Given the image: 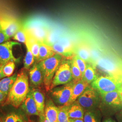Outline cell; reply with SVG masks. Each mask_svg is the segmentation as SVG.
Returning <instances> with one entry per match:
<instances>
[{"instance_id": "15", "label": "cell", "mask_w": 122, "mask_h": 122, "mask_svg": "<svg viewBox=\"0 0 122 122\" xmlns=\"http://www.w3.org/2000/svg\"><path fill=\"white\" fill-rule=\"evenodd\" d=\"M89 85L86 81H84L82 79L75 83L72 95L71 97L68 105H71L74 102L76 99L78 98L79 97L81 96L85 90L89 86Z\"/></svg>"}, {"instance_id": "12", "label": "cell", "mask_w": 122, "mask_h": 122, "mask_svg": "<svg viewBox=\"0 0 122 122\" xmlns=\"http://www.w3.org/2000/svg\"><path fill=\"white\" fill-rule=\"evenodd\" d=\"M12 109L5 113L0 119L2 122H26L27 118L20 109Z\"/></svg>"}, {"instance_id": "38", "label": "cell", "mask_w": 122, "mask_h": 122, "mask_svg": "<svg viewBox=\"0 0 122 122\" xmlns=\"http://www.w3.org/2000/svg\"><path fill=\"white\" fill-rule=\"evenodd\" d=\"M0 122H2V121L1 120V119H0Z\"/></svg>"}, {"instance_id": "22", "label": "cell", "mask_w": 122, "mask_h": 122, "mask_svg": "<svg viewBox=\"0 0 122 122\" xmlns=\"http://www.w3.org/2000/svg\"><path fill=\"white\" fill-rule=\"evenodd\" d=\"M97 76L94 66L90 63L87 64L86 69L82 79L89 84H90L96 79Z\"/></svg>"}, {"instance_id": "14", "label": "cell", "mask_w": 122, "mask_h": 122, "mask_svg": "<svg viewBox=\"0 0 122 122\" xmlns=\"http://www.w3.org/2000/svg\"><path fill=\"white\" fill-rule=\"evenodd\" d=\"M58 107L55 105L52 99H48L46 100L44 109L46 118L51 122H58Z\"/></svg>"}, {"instance_id": "34", "label": "cell", "mask_w": 122, "mask_h": 122, "mask_svg": "<svg viewBox=\"0 0 122 122\" xmlns=\"http://www.w3.org/2000/svg\"><path fill=\"white\" fill-rule=\"evenodd\" d=\"M69 122H84L83 119L69 118Z\"/></svg>"}, {"instance_id": "32", "label": "cell", "mask_w": 122, "mask_h": 122, "mask_svg": "<svg viewBox=\"0 0 122 122\" xmlns=\"http://www.w3.org/2000/svg\"><path fill=\"white\" fill-rule=\"evenodd\" d=\"M39 116V122H51L49 120H48V119L46 118L44 114L40 115Z\"/></svg>"}, {"instance_id": "33", "label": "cell", "mask_w": 122, "mask_h": 122, "mask_svg": "<svg viewBox=\"0 0 122 122\" xmlns=\"http://www.w3.org/2000/svg\"><path fill=\"white\" fill-rule=\"evenodd\" d=\"M103 122H116L114 119L110 117H107L105 118L103 121Z\"/></svg>"}, {"instance_id": "26", "label": "cell", "mask_w": 122, "mask_h": 122, "mask_svg": "<svg viewBox=\"0 0 122 122\" xmlns=\"http://www.w3.org/2000/svg\"><path fill=\"white\" fill-rule=\"evenodd\" d=\"M13 39L18 42L25 44L26 40V32L24 26L23 25L16 32L15 35L13 36Z\"/></svg>"}, {"instance_id": "25", "label": "cell", "mask_w": 122, "mask_h": 122, "mask_svg": "<svg viewBox=\"0 0 122 122\" xmlns=\"http://www.w3.org/2000/svg\"><path fill=\"white\" fill-rule=\"evenodd\" d=\"M70 64L71 71L72 76V80L76 83L82 79V73L73 58L71 61Z\"/></svg>"}, {"instance_id": "2", "label": "cell", "mask_w": 122, "mask_h": 122, "mask_svg": "<svg viewBox=\"0 0 122 122\" xmlns=\"http://www.w3.org/2000/svg\"><path fill=\"white\" fill-rule=\"evenodd\" d=\"M62 61V56L56 53L52 57L38 62L42 71L44 84L47 92L50 87L55 74Z\"/></svg>"}, {"instance_id": "19", "label": "cell", "mask_w": 122, "mask_h": 122, "mask_svg": "<svg viewBox=\"0 0 122 122\" xmlns=\"http://www.w3.org/2000/svg\"><path fill=\"white\" fill-rule=\"evenodd\" d=\"M75 52L76 53V55L83 60L92 65L91 51L87 45L85 44H80L75 50Z\"/></svg>"}, {"instance_id": "13", "label": "cell", "mask_w": 122, "mask_h": 122, "mask_svg": "<svg viewBox=\"0 0 122 122\" xmlns=\"http://www.w3.org/2000/svg\"><path fill=\"white\" fill-rule=\"evenodd\" d=\"M29 75L31 84L34 87H39L44 83L42 72L38 62L31 68Z\"/></svg>"}, {"instance_id": "7", "label": "cell", "mask_w": 122, "mask_h": 122, "mask_svg": "<svg viewBox=\"0 0 122 122\" xmlns=\"http://www.w3.org/2000/svg\"><path fill=\"white\" fill-rule=\"evenodd\" d=\"M22 26L21 23L14 18L7 16L0 17V30L10 38Z\"/></svg>"}, {"instance_id": "16", "label": "cell", "mask_w": 122, "mask_h": 122, "mask_svg": "<svg viewBox=\"0 0 122 122\" xmlns=\"http://www.w3.org/2000/svg\"><path fill=\"white\" fill-rule=\"evenodd\" d=\"M32 93L38 113L40 115L44 114L45 109V97L43 93L38 89L33 88L30 89Z\"/></svg>"}, {"instance_id": "3", "label": "cell", "mask_w": 122, "mask_h": 122, "mask_svg": "<svg viewBox=\"0 0 122 122\" xmlns=\"http://www.w3.org/2000/svg\"><path fill=\"white\" fill-rule=\"evenodd\" d=\"M92 87L100 94L113 91L121 92L122 82L111 75L97 76L92 82Z\"/></svg>"}, {"instance_id": "23", "label": "cell", "mask_w": 122, "mask_h": 122, "mask_svg": "<svg viewBox=\"0 0 122 122\" xmlns=\"http://www.w3.org/2000/svg\"><path fill=\"white\" fill-rule=\"evenodd\" d=\"M25 44L26 45L27 52L24 60V67L25 69L29 70L34 63L35 59L31 50L30 45L27 42Z\"/></svg>"}, {"instance_id": "18", "label": "cell", "mask_w": 122, "mask_h": 122, "mask_svg": "<svg viewBox=\"0 0 122 122\" xmlns=\"http://www.w3.org/2000/svg\"><path fill=\"white\" fill-rule=\"evenodd\" d=\"M84 110L83 107L77 101H75L69 105L68 110V114L69 118L83 119L84 115Z\"/></svg>"}, {"instance_id": "27", "label": "cell", "mask_w": 122, "mask_h": 122, "mask_svg": "<svg viewBox=\"0 0 122 122\" xmlns=\"http://www.w3.org/2000/svg\"><path fill=\"white\" fill-rule=\"evenodd\" d=\"M15 67V62L10 61L3 66L2 71L5 77H9L12 75Z\"/></svg>"}, {"instance_id": "24", "label": "cell", "mask_w": 122, "mask_h": 122, "mask_svg": "<svg viewBox=\"0 0 122 122\" xmlns=\"http://www.w3.org/2000/svg\"><path fill=\"white\" fill-rule=\"evenodd\" d=\"M69 106L65 105L58 106L57 122H69V118L68 114Z\"/></svg>"}, {"instance_id": "6", "label": "cell", "mask_w": 122, "mask_h": 122, "mask_svg": "<svg viewBox=\"0 0 122 122\" xmlns=\"http://www.w3.org/2000/svg\"><path fill=\"white\" fill-rule=\"evenodd\" d=\"M72 81L71 64L67 61H62L53 77L50 90L58 86L65 85Z\"/></svg>"}, {"instance_id": "31", "label": "cell", "mask_w": 122, "mask_h": 122, "mask_svg": "<svg viewBox=\"0 0 122 122\" xmlns=\"http://www.w3.org/2000/svg\"><path fill=\"white\" fill-rule=\"evenodd\" d=\"M116 118L118 122H122V108L116 114Z\"/></svg>"}, {"instance_id": "5", "label": "cell", "mask_w": 122, "mask_h": 122, "mask_svg": "<svg viewBox=\"0 0 122 122\" xmlns=\"http://www.w3.org/2000/svg\"><path fill=\"white\" fill-rule=\"evenodd\" d=\"M75 83L72 80L62 86L52 89L51 94L53 101L59 106L68 105Z\"/></svg>"}, {"instance_id": "39", "label": "cell", "mask_w": 122, "mask_h": 122, "mask_svg": "<svg viewBox=\"0 0 122 122\" xmlns=\"http://www.w3.org/2000/svg\"><path fill=\"white\" fill-rule=\"evenodd\" d=\"M121 81H122V79H121Z\"/></svg>"}, {"instance_id": "1", "label": "cell", "mask_w": 122, "mask_h": 122, "mask_svg": "<svg viewBox=\"0 0 122 122\" xmlns=\"http://www.w3.org/2000/svg\"><path fill=\"white\" fill-rule=\"evenodd\" d=\"M29 91L28 76L26 71L23 69L17 74L7 95L5 105H10L17 109L25 100Z\"/></svg>"}, {"instance_id": "4", "label": "cell", "mask_w": 122, "mask_h": 122, "mask_svg": "<svg viewBox=\"0 0 122 122\" xmlns=\"http://www.w3.org/2000/svg\"><path fill=\"white\" fill-rule=\"evenodd\" d=\"M79 104L86 111L97 109L101 102L100 94L92 87H89L77 99Z\"/></svg>"}, {"instance_id": "8", "label": "cell", "mask_w": 122, "mask_h": 122, "mask_svg": "<svg viewBox=\"0 0 122 122\" xmlns=\"http://www.w3.org/2000/svg\"><path fill=\"white\" fill-rule=\"evenodd\" d=\"M20 45L16 42L7 41L0 44V63L4 65L10 61L19 62L20 58H16L14 56L12 52L13 47Z\"/></svg>"}, {"instance_id": "35", "label": "cell", "mask_w": 122, "mask_h": 122, "mask_svg": "<svg viewBox=\"0 0 122 122\" xmlns=\"http://www.w3.org/2000/svg\"><path fill=\"white\" fill-rule=\"evenodd\" d=\"M3 66H1V67H0V80L1 79L3 78L4 77H5V76L3 72V71H2Z\"/></svg>"}, {"instance_id": "9", "label": "cell", "mask_w": 122, "mask_h": 122, "mask_svg": "<svg viewBox=\"0 0 122 122\" xmlns=\"http://www.w3.org/2000/svg\"><path fill=\"white\" fill-rule=\"evenodd\" d=\"M101 104L112 109H121L122 98L121 92L118 91L109 92L100 94ZM100 104V105H101Z\"/></svg>"}, {"instance_id": "28", "label": "cell", "mask_w": 122, "mask_h": 122, "mask_svg": "<svg viewBox=\"0 0 122 122\" xmlns=\"http://www.w3.org/2000/svg\"><path fill=\"white\" fill-rule=\"evenodd\" d=\"M73 58H74L79 69L81 71L82 73V76L83 77L85 71L86 70V66H87L86 62L84 60H83L82 59H81V58L78 57L77 55H76L74 57H73Z\"/></svg>"}, {"instance_id": "21", "label": "cell", "mask_w": 122, "mask_h": 122, "mask_svg": "<svg viewBox=\"0 0 122 122\" xmlns=\"http://www.w3.org/2000/svg\"><path fill=\"white\" fill-rule=\"evenodd\" d=\"M84 122H101V114L98 109L87 110L84 113Z\"/></svg>"}, {"instance_id": "11", "label": "cell", "mask_w": 122, "mask_h": 122, "mask_svg": "<svg viewBox=\"0 0 122 122\" xmlns=\"http://www.w3.org/2000/svg\"><path fill=\"white\" fill-rule=\"evenodd\" d=\"M20 108L23 111L28 115L39 116V113L30 89V91L25 100L20 105Z\"/></svg>"}, {"instance_id": "30", "label": "cell", "mask_w": 122, "mask_h": 122, "mask_svg": "<svg viewBox=\"0 0 122 122\" xmlns=\"http://www.w3.org/2000/svg\"><path fill=\"white\" fill-rule=\"evenodd\" d=\"M7 97V95L0 92V105L3 104V102L5 101Z\"/></svg>"}, {"instance_id": "37", "label": "cell", "mask_w": 122, "mask_h": 122, "mask_svg": "<svg viewBox=\"0 0 122 122\" xmlns=\"http://www.w3.org/2000/svg\"><path fill=\"white\" fill-rule=\"evenodd\" d=\"M121 96H122V92H121Z\"/></svg>"}, {"instance_id": "36", "label": "cell", "mask_w": 122, "mask_h": 122, "mask_svg": "<svg viewBox=\"0 0 122 122\" xmlns=\"http://www.w3.org/2000/svg\"><path fill=\"white\" fill-rule=\"evenodd\" d=\"M3 66L4 65H2V64H1L0 63V67H1V66Z\"/></svg>"}, {"instance_id": "20", "label": "cell", "mask_w": 122, "mask_h": 122, "mask_svg": "<svg viewBox=\"0 0 122 122\" xmlns=\"http://www.w3.org/2000/svg\"><path fill=\"white\" fill-rule=\"evenodd\" d=\"M17 74H15L12 76L4 77L0 80V92L8 95L9 92L12 87Z\"/></svg>"}, {"instance_id": "10", "label": "cell", "mask_w": 122, "mask_h": 122, "mask_svg": "<svg viewBox=\"0 0 122 122\" xmlns=\"http://www.w3.org/2000/svg\"><path fill=\"white\" fill-rule=\"evenodd\" d=\"M53 50L62 56L70 57L75 52L73 46L66 39H61L51 45Z\"/></svg>"}, {"instance_id": "17", "label": "cell", "mask_w": 122, "mask_h": 122, "mask_svg": "<svg viewBox=\"0 0 122 122\" xmlns=\"http://www.w3.org/2000/svg\"><path fill=\"white\" fill-rule=\"evenodd\" d=\"M56 53L51 45L44 42H40L39 46V54L37 62L45 60L50 57H52Z\"/></svg>"}, {"instance_id": "29", "label": "cell", "mask_w": 122, "mask_h": 122, "mask_svg": "<svg viewBox=\"0 0 122 122\" xmlns=\"http://www.w3.org/2000/svg\"><path fill=\"white\" fill-rule=\"evenodd\" d=\"M10 38L5 35L4 33L0 30V44L8 41Z\"/></svg>"}]
</instances>
